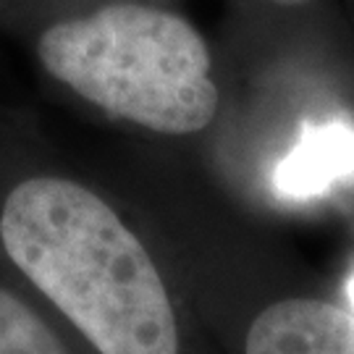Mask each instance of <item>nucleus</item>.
Instances as JSON below:
<instances>
[{
  "label": "nucleus",
  "mask_w": 354,
  "mask_h": 354,
  "mask_svg": "<svg viewBox=\"0 0 354 354\" xmlns=\"http://www.w3.org/2000/svg\"><path fill=\"white\" fill-rule=\"evenodd\" d=\"M346 291H349V302H352V307H354V279L349 281V289Z\"/></svg>",
  "instance_id": "obj_5"
},
{
  "label": "nucleus",
  "mask_w": 354,
  "mask_h": 354,
  "mask_svg": "<svg viewBox=\"0 0 354 354\" xmlns=\"http://www.w3.org/2000/svg\"><path fill=\"white\" fill-rule=\"evenodd\" d=\"M0 35L53 87L115 124L189 137L215 121L210 45L158 0H0Z\"/></svg>",
  "instance_id": "obj_1"
},
{
  "label": "nucleus",
  "mask_w": 354,
  "mask_h": 354,
  "mask_svg": "<svg viewBox=\"0 0 354 354\" xmlns=\"http://www.w3.org/2000/svg\"><path fill=\"white\" fill-rule=\"evenodd\" d=\"M268 3H273V6H283V8H299V6L313 3V0H268Z\"/></svg>",
  "instance_id": "obj_4"
},
{
  "label": "nucleus",
  "mask_w": 354,
  "mask_h": 354,
  "mask_svg": "<svg viewBox=\"0 0 354 354\" xmlns=\"http://www.w3.org/2000/svg\"><path fill=\"white\" fill-rule=\"evenodd\" d=\"M354 171V134L344 127L310 131L279 165L276 187L289 197H310Z\"/></svg>",
  "instance_id": "obj_3"
},
{
  "label": "nucleus",
  "mask_w": 354,
  "mask_h": 354,
  "mask_svg": "<svg viewBox=\"0 0 354 354\" xmlns=\"http://www.w3.org/2000/svg\"><path fill=\"white\" fill-rule=\"evenodd\" d=\"M247 354H354V315L320 299H281L252 320Z\"/></svg>",
  "instance_id": "obj_2"
}]
</instances>
